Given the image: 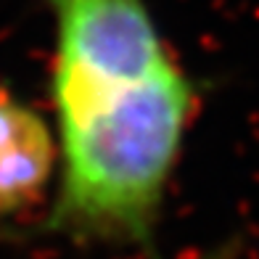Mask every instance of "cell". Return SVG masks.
Listing matches in <instances>:
<instances>
[{
  "label": "cell",
  "instance_id": "3957f363",
  "mask_svg": "<svg viewBox=\"0 0 259 259\" xmlns=\"http://www.w3.org/2000/svg\"><path fill=\"white\" fill-rule=\"evenodd\" d=\"M235 251L233 249H217V251H211L209 256H204V259H230Z\"/></svg>",
  "mask_w": 259,
  "mask_h": 259
},
{
  "label": "cell",
  "instance_id": "7a4b0ae2",
  "mask_svg": "<svg viewBox=\"0 0 259 259\" xmlns=\"http://www.w3.org/2000/svg\"><path fill=\"white\" fill-rule=\"evenodd\" d=\"M56 135L45 116L0 85V220L37 206L56 178Z\"/></svg>",
  "mask_w": 259,
  "mask_h": 259
},
{
  "label": "cell",
  "instance_id": "6da1fadb",
  "mask_svg": "<svg viewBox=\"0 0 259 259\" xmlns=\"http://www.w3.org/2000/svg\"><path fill=\"white\" fill-rule=\"evenodd\" d=\"M53 19V130L138 111L180 69L146 0H45Z\"/></svg>",
  "mask_w": 259,
  "mask_h": 259
}]
</instances>
